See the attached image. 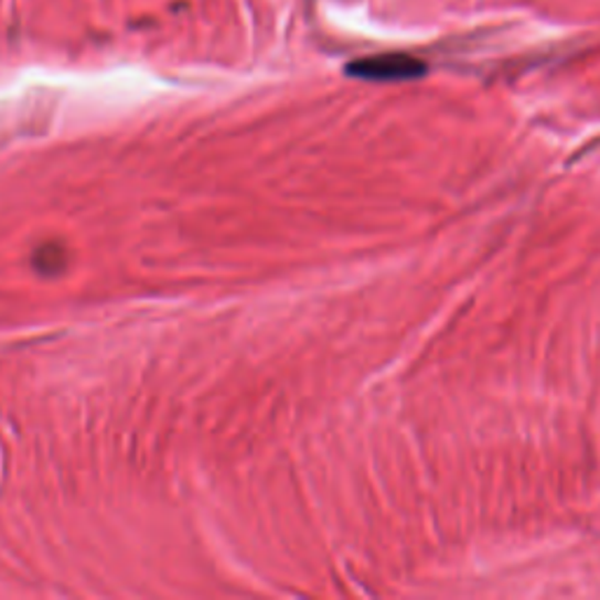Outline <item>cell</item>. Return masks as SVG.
I'll use <instances>...</instances> for the list:
<instances>
[{"mask_svg": "<svg viewBox=\"0 0 600 600\" xmlns=\"http://www.w3.org/2000/svg\"><path fill=\"white\" fill-rule=\"evenodd\" d=\"M347 73L371 83H404L425 75V64L408 54H378L368 56V60L352 62Z\"/></svg>", "mask_w": 600, "mask_h": 600, "instance_id": "6da1fadb", "label": "cell"}]
</instances>
